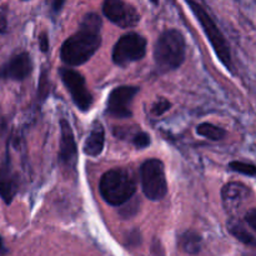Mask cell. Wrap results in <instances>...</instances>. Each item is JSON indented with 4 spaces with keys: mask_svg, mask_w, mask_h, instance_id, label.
I'll return each mask as SVG.
<instances>
[{
    "mask_svg": "<svg viewBox=\"0 0 256 256\" xmlns=\"http://www.w3.org/2000/svg\"><path fill=\"white\" fill-rule=\"evenodd\" d=\"M39 45H40V49H42V52H48V48H49V39H48V36L45 32H42V34L40 35Z\"/></svg>",
    "mask_w": 256,
    "mask_h": 256,
    "instance_id": "23",
    "label": "cell"
},
{
    "mask_svg": "<svg viewBox=\"0 0 256 256\" xmlns=\"http://www.w3.org/2000/svg\"><path fill=\"white\" fill-rule=\"evenodd\" d=\"M59 74L78 109L88 112L92 105V95L88 90L84 76L70 68H62Z\"/></svg>",
    "mask_w": 256,
    "mask_h": 256,
    "instance_id": "7",
    "label": "cell"
},
{
    "mask_svg": "<svg viewBox=\"0 0 256 256\" xmlns=\"http://www.w3.org/2000/svg\"><path fill=\"white\" fill-rule=\"evenodd\" d=\"M196 132L202 136L206 138V139L214 140V142H218V140H222L226 135V132H225L222 128L216 126V125L209 124V122H204V124H200L199 126L196 128Z\"/></svg>",
    "mask_w": 256,
    "mask_h": 256,
    "instance_id": "17",
    "label": "cell"
},
{
    "mask_svg": "<svg viewBox=\"0 0 256 256\" xmlns=\"http://www.w3.org/2000/svg\"><path fill=\"white\" fill-rule=\"evenodd\" d=\"M105 144V130L100 122H94L89 135L84 144V152L89 156H98L102 154Z\"/></svg>",
    "mask_w": 256,
    "mask_h": 256,
    "instance_id": "13",
    "label": "cell"
},
{
    "mask_svg": "<svg viewBox=\"0 0 256 256\" xmlns=\"http://www.w3.org/2000/svg\"><path fill=\"white\" fill-rule=\"evenodd\" d=\"M78 160V148L72 126L65 119L60 120L59 162L65 169L75 170Z\"/></svg>",
    "mask_w": 256,
    "mask_h": 256,
    "instance_id": "10",
    "label": "cell"
},
{
    "mask_svg": "<svg viewBox=\"0 0 256 256\" xmlns=\"http://www.w3.org/2000/svg\"><path fill=\"white\" fill-rule=\"evenodd\" d=\"M170 105L172 104H170L169 100L164 99V98H160V99H158L156 102L152 104V112L155 116H160V115H162L165 112H168V110L170 109Z\"/></svg>",
    "mask_w": 256,
    "mask_h": 256,
    "instance_id": "19",
    "label": "cell"
},
{
    "mask_svg": "<svg viewBox=\"0 0 256 256\" xmlns=\"http://www.w3.org/2000/svg\"><path fill=\"white\" fill-rule=\"evenodd\" d=\"M250 190L240 182H229L222 190V202L228 209H235L248 199Z\"/></svg>",
    "mask_w": 256,
    "mask_h": 256,
    "instance_id": "12",
    "label": "cell"
},
{
    "mask_svg": "<svg viewBox=\"0 0 256 256\" xmlns=\"http://www.w3.org/2000/svg\"><path fill=\"white\" fill-rule=\"evenodd\" d=\"M99 192L108 204L120 206L132 199L136 192V184L129 170L116 168L102 175L99 182Z\"/></svg>",
    "mask_w": 256,
    "mask_h": 256,
    "instance_id": "2",
    "label": "cell"
},
{
    "mask_svg": "<svg viewBox=\"0 0 256 256\" xmlns=\"http://www.w3.org/2000/svg\"><path fill=\"white\" fill-rule=\"evenodd\" d=\"M32 70V58L28 52H20V54L12 56L5 66H2L0 72V76L4 79L12 80H24L29 76Z\"/></svg>",
    "mask_w": 256,
    "mask_h": 256,
    "instance_id": "11",
    "label": "cell"
},
{
    "mask_svg": "<svg viewBox=\"0 0 256 256\" xmlns=\"http://www.w3.org/2000/svg\"><path fill=\"white\" fill-rule=\"evenodd\" d=\"M245 222H246V224L249 225L254 232H256V208L255 209L249 210V212H246V215H245Z\"/></svg>",
    "mask_w": 256,
    "mask_h": 256,
    "instance_id": "21",
    "label": "cell"
},
{
    "mask_svg": "<svg viewBox=\"0 0 256 256\" xmlns=\"http://www.w3.org/2000/svg\"><path fill=\"white\" fill-rule=\"evenodd\" d=\"M229 168L232 172H240V174L248 175V176H256V165L249 164V162H232L229 164Z\"/></svg>",
    "mask_w": 256,
    "mask_h": 256,
    "instance_id": "18",
    "label": "cell"
},
{
    "mask_svg": "<svg viewBox=\"0 0 256 256\" xmlns=\"http://www.w3.org/2000/svg\"><path fill=\"white\" fill-rule=\"evenodd\" d=\"M102 12L110 22L122 29L136 26L140 20L136 9L122 0H104Z\"/></svg>",
    "mask_w": 256,
    "mask_h": 256,
    "instance_id": "8",
    "label": "cell"
},
{
    "mask_svg": "<svg viewBox=\"0 0 256 256\" xmlns=\"http://www.w3.org/2000/svg\"><path fill=\"white\" fill-rule=\"evenodd\" d=\"M186 2L188 4H189L192 12H194V15L196 16L198 22L202 24V30H204V32L206 34L208 39H209L212 49L216 52L219 60L228 68V69L232 70V52H230V46L229 44H228L225 36L222 35V32H220V29L218 28V25L215 24L214 20L212 19V16L208 14L206 10H205L199 2H194V0H186Z\"/></svg>",
    "mask_w": 256,
    "mask_h": 256,
    "instance_id": "4",
    "label": "cell"
},
{
    "mask_svg": "<svg viewBox=\"0 0 256 256\" xmlns=\"http://www.w3.org/2000/svg\"><path fill=\"white\" fill-rule=\"evenodd\" d=\"M8 19H6V9L4 6L0 8V34L6 32Z\"/></svg>",
    "mask_w": 256,
    "mask_h": 256,
    "instance_id": "22",
    "label": "cell"
},
{
    "mask_svg": "<svg viewBox=\"0 0 256 256\" xmlns=\"http://www.w3.org/2000/svg\"><path fill=\"white\" fill-rule=\"evenodd\" d=\"M138 92H139L138 86L122 85L115 88L108 98V114L116 119H126L132 116V110L129 106Z\"/></svg>",
    "mask_w": 256,
    "mask_h": 256,
    "instance_id": "9",
    "label": "cell"
},
{
    "mask_svg": "<svg viewBox=\"0 0 256 256\" xmlns=\"http://www.w3.org/2000/svg\"><path fill=\"white\" fill-rule=\"evenodd\" d=\"M4 252V249H2V239H0V254H2Z\"/></svg>",
    "mask_w": 256,
    "mask_h": 256,
    "instance_id": "26",
    "label": "cell"
},
{
    "mask_svg": "<svg viewBox=\"0 0 256 256\" xmlns=\"http://www.w3.org/2000/svg\"><path fill=\"white\" fill-rule=\"evenodd\" d=\"M102 19L89 12L80 22L79 30L68 38L60 50V58L69 66H79L86 62L102 45Z\"/></svg>",
    "mask_w": 256,
    "mask_h": 256,
    "instance_id": "1",
    "label": "cell"
},
{
    "mask_svg": "<svg viewBox=\"0 0 256 256\" xmlns=\"http://www.w3.org/2000/svg\"><path fill=\"white\" fill-rule=\"evenodd\" d=\"M146 52V39L138 32H129L120 38L112 49V62L119 66H126L142 59Z\"/></svg>",
    "mask_w": 256,
    "mask_h": 256,
    "instance_id": "6",
    "label": "cell"
},
{
    "mask_svg": "<svg viewBox=\"0 0 256 256\" xmlns=\"http://www.w3.org/2000/svg\"><path fill=\"white\" fill-rule=\"evenodd\" d=\"M18 192V180L9 166H0V196L6 204H10Z\"/></svg>",
    "mask_w": 256,
    "mask_h": 256,
    "instance_id": "14",
    "label": "cell"
},
{
    "mask_svg": "<svg viewBox=\"0 0 256 256\" xmlns=\"http://www.w3.org/2000/svg\"><path fill=\"white\" fill-rule=\"evenodd\" d=\"M152 4H155V5H156L158 2H159V0H152Z\"/></svg>",
    "mask_w": 256,
    "mask_h": 256,
    "instance_id": "27",
    "label": "cell"
},
{
    "mask_svg": "<svg viewBox=\"0 0 256 256\" xmlns=\"http://www.w3.org/2000/svg\"><path fill=\"white\" fill-rule=\"evenodd\" d=\"M142 192L152 202L162 200L168 192V182L165 178L164 165L160 160H146L140 168Z\"/></svg>",
    "mask_w": 256,
    "mask_h": 256,
    "instance_id": "5",
    "label": "cell"
},
{
    "mask_svg": "<svg viewBox=\"0 0 256 256\" xmlns=\"http://www.w3.org/2000/svg\"><path fill=\"white\" fill-rule=\"evenodd\" d=\"M65 0H52V8L55 12H59L64 5Z\"/></svg>",
    "mask_w": 256,
    "mask_h": 256,
    "instance_id": "24",
    "label": "cell"
},
{
    "mask_svg": "<svg viewBox=\"0 0 256 256\" xmlns=\"http://www.w3.org/2000/svg\"><path fill=\"white\" fill-rule=\"evenodd\" d=\"M242 256H256V246H248L246 252L242 254Z\"/></svg>",
    "mask_w": 256,
    "mask_h": 256,
    "instance_id": "25",
    "label": "cell"
},
{
    "mask_svg": "<svg viewBox=\"0 0 256 256\" xmlns=\"http://www.w3.org/2000/svg\"><path fill=\"white\" fill-rule=\"evenodd\" d=\"M185 39L178 30H166L156 40L154 60L160 72L175 70L185 60Z\"/></svg>",
    "mask_w": 256,
    "mask_h": 256,
    "instance_id": "3",
    "label": "cell"
},
{
    "mask_svg": "<svg viewBox=\"0 0 256 256\" xmlns=\"http://www.w3.org/2000/svg\"><path fill=\"white\" fill-rule=\"evenodd\" d=\"M228 230L230 232V234L232 236L236 238L239 242H242V244L246 245V246H256V238L252 236L246 229H245L244 225L242 224L238 220L232 219L228 222Z\"/></svg>",
    "mask_w": 256,
    "mask_h": 256,
    "instance_id": "15",
    "label": "cell"
},
{
    "mask_svg": "<svg viewBox=\"0 0 256 256\" xmlns=\"http://www.w3.org/2000/svg\"><path fill=\"white\" fill-rule=\"evenodd\" d=\"M180 245L188 254H198L202 250V238L194 232H186L180 236Z\"/></svg>",
    "mask_w": 256,
    "mask_h": 256,
    "instance_id": "16",
    "label": "cell"
},
{
    "mask_svg": "<svg viewBox=\"0 0 256 256\" xmlns=\"http://www.w3.org/2000/svg\"><path fill=\"white\" fill-rule=\"evenodd\" d=\"M132 144H134L138 149H145V148L150 144V136L146 132H139L134 138H132Z\"/></svg>",
    "mask_w": 256,
    "mask_h": 256,
    "instance_id": "20",
    "label": "cell"
}]
</instances>
